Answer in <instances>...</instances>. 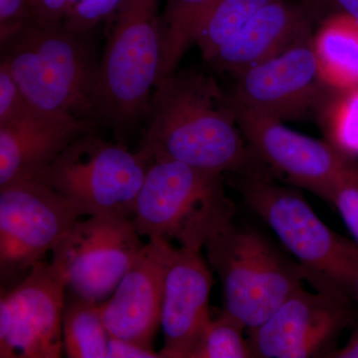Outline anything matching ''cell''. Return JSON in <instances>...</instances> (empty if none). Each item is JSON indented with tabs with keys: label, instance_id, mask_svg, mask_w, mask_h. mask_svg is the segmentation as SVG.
<instances>
[{
	"label": "cell",
	"instance_id": "6da1fadb",
	"mask_svg": "<svg viewBox=\"0 0 358 358\" xmlns=\"http://www.w3.org/2000/svg\"><path fill=\"white\" fill-rule=\"evenodd\" d=\"M145 121L136 152L148 164L173 160L225 176L259 162L238 126L230 94L203 73L176 70L159 80Z\"/></svg>",
	"mask_w": 358,
	"mask_h": 358
},
{
	"label": "cell",
	"instance_id": "7a4b0ae2",
	"mask_svg": "<svg viewBox=\"0 0 358 358\" xmlns=\"http://www.w3.org/2000/svg\"><path fill=\"white\" fill-rule=\"evenodd\" d=\"M92 34L31 20L0 41V62L35 109L95 121L100 58Z\"/></svg>",
	"mask_w": 358,
	"mask_h": 358
},
{
	"label": "cell",
	"instance_id": "3957f363",
	"mask_svg": "<svg viewBox=\"0 0 358 358\" xmlns=\"http://www.w3.org/2000/svg\"><path fill=\"white\" fill-rule=\"evenodd\" d=\"M160 6L162 0H124L108 20L94 96L95 121L108 127L122 145L145 121L159 81Z\"/></svg>",
	"mask_w": 358,
	"mask_h": 358
},
{
	"label": "cell",
	"instance_id": "277c9868",
	"mask_svg": "<svg viewBox=\"0 0 358 358\" xmlns=\"http://www.w3.org/2000/svg\"><path fill=\"white\" fill-rule=\"evenodd\" d=\"M230 183L267 224L317 291L350 299L358 287V246L315 214L300 193L278 183L259 162Z\"/></svg>",
	"mask_w": 358,
	"mask_h": 358
},
{
	"label": "cell",
	"instance_id": "5b68a950",
	"mask_svg": "<svg viewBox=\"0 0 358 358\" xmlns=\"http://www.w3.org/2000/svg\"><path fill=\"white\" fill-rule=\"evenodd\" d=\"M224 178L173 160L150 162L134 207L136 230L148 240H176L201 251L233 218Z\"/></svg>",
	"mask_w": 358,
	"mask_h": 358
},
{
	"label": "cell",
	"instance_id": "8992f818",
	"mask_svg": "<svg viewBox=\"0 0 358 358\" xmlns=\"http://www.w3.org/2000/svg\"><path fill=\"white\" fill-rule=\"evenodd\" d=\"M223 287V312L247 329L260 326L307 281L303 268L267 237L226 223L204 245Z\"/></svg>",
	"mask_w": 358,
	"mask_h": 358
},
{
	"label": "cell",
	"instance_id": "52a82bcc",
	"mask_svg": "<svg viewBox=\"0 0 358 358\" xmlns=\"http://www.w3.org/2000/svg\"><path fill=\"white\" fill-rule=\"evenodd\" d=\"M148 162L127 145L83 134L37 176L83 216L133 218Z\"/></svg>",
	"mask_w": 358,
	"mask_h": 358
},
{
	"label": "cell",
	"instance_id": "ba28073f",
	"mask_svg": "<svg viewBox=\"0 0 358 358\" xmlns=\"http://www.w3.org/2000/svg\"><path fill=\"white\" fill-rule=\"evenodd\" d=\"M82 216L64 197L36 179L0 188L1 288L22 281Z\"/></svg>",
	"mask_w": 358,
	"mask_h": 358
},
{
	"label": "cell",
	"instance_id": "9c48e42d",
	"mask_svg": "<svg viewBox=\"0 0 358 358\" xmlns=\"http://www.w3.org/2000/svg\"><path fill=\"white\" fill-rule=\"evenodd\" d=\"M141 237L133 218L88 216L77 220L53 249L52 263L64 275L69 291L101 303L143 248Z\"/></svg>",
	"mask_w": 358,
	"mask_h": 358
},
{
	"label": "cell",
	"instance_id": "30bf717a",
	"mask_svg": "<svg viewBox=\"0 0 358 358\" xmlns=\"http://www.w3.org/2000/svg\"><path fill=\"white\" fill-rule=\"evenodd\" d=\"M313 34L235 75L236 83L230 93L233 106L282 122L320 114L334 90L320 74Z\"/></svg>",
	"mask_w": 358,
	"mask_h": 358
},
{
	"label": "cell",
	"instance_id": "8fae6325",
	"mask_svg": "<svg viewBox=\"0 0 358 358\" xmlns=\"http://www.w3.org/2000/svg\"><path fill=\"white\" fill-rule=\"evenodd\" d=\"M67 282L53 263L39 261L15 286L1 288L0 358H59Z\"/></svg>",
	"mask_w": 358,
	"mask_h": 358
},
{
	"label": "cell",
	"instance_id": "7c38bea8",
	"mask_svg": "<svg viewBox=\"0 0 358 358\" xmlns=\"http://www.w3.org/2000/svg\"><path fill=\"white\" fill-rule=\"evenodd\" d=\"M348 299L301 288L260 326L249 329L253 357H329L352 320Z\"/></svg>",
	"mask_w": 358,
	"mask_h": 358
},
{
	"label": "cell",
	"instance_id": "4fadbf2b",
	"mask_svg": "<svg viewBox=\"0 0 358 358\" xmlns=\"http://www.w3.org/2000/svg\"><path fill=\"white\" fill-rule=\"evenodd\" d=\"M234 110L238 126L259 162L291 185L329 202L334 181L353 159L329 141L296 133L280 120Z\"/></svg>",
	"mask_w": 358,
	"mask_h": 358
},
{
	"label": "cell",
	"instance_id": "5bb4252c",
	"mask_svg": "<svg viewBox=\"0 0 358 358\" xmlns=\"http://www.w3.org/2000/svg\"><path fill=\"white\" fill-rule=\"evenodd\" d=\"M213 275L200 251L167 244L164 257L159 357L188 358L211 320L209 299Z\"/></svg>",
	"mask_w": 358,
	"mask_h": 358
},
{
	"label": "cell",
	"instance_id": "9a60e30c",
	"mask_svg": "<svg viewBox=\"0 0 358 358\" xmlns=\"http://www.w3.org/2000/svg\"><path fill=\"white\" fill-rule=\"evenodd\" d=\"M169 242L148 240L122 278L112 298L101 303L110 336L152 350L162 324L164 257Z\"/></svg>",
	"mask_w": 358,
	"mask_h": 358
},
{
	"label": "cell",
	"instance_id": "2e32d148",
	"mask_svg": "<svg viewBox=\"0 0 358 358\" xmlns=\"http://www.w3.org/2000/svg\"><path fill=\"white\" fill-rule=\"evenodd\" d=\"M96 131V122L47 114L30 108L0 124V188L32 180L83 134Z\"/></svg>",
	"mask_w": 358,
	"mask_h": 358
},
{
	"label": "cell",
	"instance_id": "e0dca14e",
	"mask_svg": "<svg viewBox=\"0 0 358 358\" xmlns=\"http://www.w3.org/2000/svg\"><path fill=\"white\" fill-rule=\"evenodd\" d=\"M319 22L305 0H274L233 35L209 63L235 76L312 35Z\"/></svg>",
	"mask_w": 358,
	"mask_h": 358
},
{
	"label": "cell",
	"instance_id": "ac0fdd59",
	"mask_svg": "<svg viewBox=\"0 0 358 358\" xmlns=\"http://www.w3.org/2000/svg\"><path fill=\"white\" fill-rule=\"evenodd\" d=\"M320 74L333 90L358 87V21L343 14L320 20L313 34Z\"/></svg>",
	"mask_w": 358,
	"mask_h": 358
},
{
	"label": "cell",
	"instance_id": "d6986e66",
	"mask_svg": "<svg viewBox=\"0 0 358 358\" xmlns=\"http://www.w3.org/2000/svg\"><path fill=\"white\" fill-rule=\"evenodd\" d=\"M101 303L87 300L67 289L63 308L64 352L70 358H108L110 334Z\"/></svg>",
	"mask_w": 358,
	"mask_h": 358
},
{
	"label": "cell",
	"instance_id": "ffe728a7",
	"mask_svg": "<svg viewBox=\"0 0 358 358\" xmlns=\"http://www.w3.org/2000/svg\"><path fill=\"white\" fill-rule=\"evenodd\" d=\"M219 0H166L160 14L162 63L159 80L178 70L186 51L194 44L199 25Z\"/></svg>",
	"mask_w": 358,
	"mask_h": 358
},
{
	"label": "cell",
	"instance_id": "44dd1931",
	"mask_svg": "<svg viewBox=\"0 0 358 358\" xmlns=\"http://www.w3.org/2000/svg\"><path fill=\"white\" fill-rule=\"evenodd\" d=\"M274 0H219L199 25L194 44L210 62L223 46L261 9Z\"/></svg>",
	"mask_w": 358,
	"mask_h": 358
},
{
	"label": "cell",
	"instance_id": "7402d4cb",
	"mask_svg": "<svg viewBox=\"0 0 358 358\" xmlns=\"http://www.w3.org/2000/svg\"><path fill=\"white\" fill-rule=\"evenodd\" d=\"M320 115L327 141L348 159H358V87L334 90Z\"/></svg>",
	"mask_w": 358,
	"mask_h": 358
},
{
	"label": "cell",
	"instance_id": "603a6c76",
	"mask_svg": "<svg viewBox=\"0 0 358 358\" xmlns=\"http://www.w3.org/2000/svg\"><path fill=\"white\" fill-rule=\"evenodd\" d=\"M246 327L228 313H221L202 329L188 358H249L253 357Z\"/></svg>",
	"mask_w": 358,
	"mask_h": 358
},
{
	"label": "cell",
	"instance_id": "cb8c5ba5",
	"mask_svg": "<svg viewBox=\"0 0 358 358\" xmlns=\"http://www.w3.org/2000/svg\"><path fill=\"white\" fill-rule=\"evenodd\" d=\"M329 202L338 209L358 246V166L355 160L334 181Z\"/></svg>",
	"mask_w": 358,
	"mask_h": 358
},
{
	"label": "cell",
	"instance_id": "d4e9b609",
	"mask_svg": "<svg viewBox=\"0 0 358 358\" xmlns=\"http://www.w3.org/2000/svg\"><path fill=\"white\" fill-rule=\"evenodd\" d=\"M124 0H80L64 21L73 31L92 32L102 22H107Z\"/></svg>",
	"mask_w": 358,
	"mask_h": 358
},
{
	"label": "cell",
	"instance_id": "484cf974",
	"mask_svg": "<svg viewBox=\"0 0 358 358\" xmlns=\"http://www.w3.org/2000/svg\"><path fill=\"white\" fill-rule=\"evenodd\" d=\"M31 107L10 71L0 62V124L17 119Z\"/></svg>",
	"mask_w": 358,
	"mask_h": 358
},
{
	"label": "cell",
	"instance_id": "4316f807",
	"mask_svg": "<svg viewBox=\"0 0 358 358\" xmlns=\"http://www.w3.org/2000/svg\"><path fill=\"white\" fill-rule=\"evenodd\" d=\"M30 20L29 0H0V41L20 31Z\"/></svg>",
	"mask_w": 358,
	"mask_h": 358
},
{
	"label": "cell",
	"instance_id": "83f0119b",
	"mask_svg": "<svg viewBox=\"0 0 358 358\" xmlns=\"http://www.w3.org/2000/svg\"><path fill=\"white\" fill-rule=\"evenodd\" d=\"M80 0H29L31 20L39 22L64 23Z\"/></svg>",
	"mask_w": 358,
	"mask_h": 358
},
{
	"label": "cell",
	"instance_id": "f1b7e54d",
	"mask_svg": "<svg viewBox=\"0 0 358 358\" xmlns=\"http://www.w3.org/2000/svg\"><path fill=\"white\" fill-rule=\"evenodd\" d=\"M320 21L331 14H343L358 21V0H305Z\"/></svg>",
	"mask_w": 358,
	"mask_h": 358
},
{
	"label": "cell",
	"instance_id": "f546056e",
	"mask_svg": "<svg viewBox=\"0 0 358 358\" xmlns=\"http://www.w3.org/2000/svg\"><path fill=\"white\" fill-rule=\"evenodd\" d=\"M157 357H159V353L155 352L154 350L110 336L109 343H108V358Z\"/></svg>",
	"mask_w": 358,
	"mask_h": 358
},
{
	"label": "cell",
	"instance_id": "4dcf8cb0",
	"mask_svg": "<svg viewBox=\"0 0 358 358\" xmlns=\"http://www.w3.org/2000/svg\"><path fill=\"white\" fill-rule=\"evenodd\" d=\"M327 357L358 358V327L343 348L333 350Z\"/></svg>",
	"mask_w": 358,
	"mask_h": 358
},
{
	"label": "cell",
	"instance_id": "1f68e13d",
	"mask_svg": "<svg viewBox=\"0 0 358 358\" xmlns=\"http://www.w3.org/2000/svg\"><path fill=\"white\" fill-rule=\"evenodd\" d=\"M357 293L358 294V287H357Z\"/></svg>",
	"mask_w": 358,
	"mask_h": 358
}]
</instances>
